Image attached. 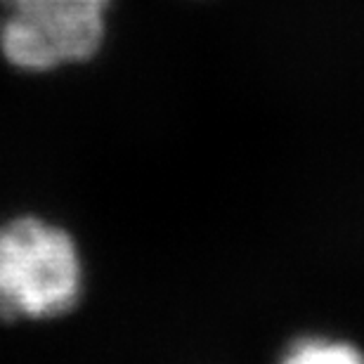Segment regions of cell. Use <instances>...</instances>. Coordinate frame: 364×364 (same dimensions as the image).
I'll return each mask as SVG.
<instances>
[{"mask_svg":"<svg viewBox=\"0 0 364 364\" xmlns=\"http://www.w3.org/2000/svg\"><path fill=\"white\" fill-rule=\"evenodd\" d=\"M83 294V260L60 225L19 215L0 225V319L41 322L71 312Z\"/></svg>","mask_w":364,"mask_h":364,"instance_id":"obj_1","label":"cell"},{"mask_svg":"<svg viewBox=\"0 0 364 364\" xmlns=\"http://www.w3.org/2000/svg\"><path fill=\"white\" fill-rule=\"evenodd\" d=\"M105 31L107 12H7L0 21V55L19 71L46 74L90 60Z\"/></svg>","mask_w":364,"mask_h":364,"instance_id":"obj_2","label":"cell"},{"mask_svg":"<svg viewBox=\"0 0 364 364\" xmlns=\"http://www.w3.org/2000/svg\"><path fill=\"white\" fill-rule=\"evenodd\" d=\"M362 360L364 355L355 346L326 336H305L294 341L284 353V362L291 364H353Z\"/></svg>","mask_w":364,"mask_h":364,"instance_id":"obj_3","label":"cell"},{"mask_svg":"<svg viewBox=\"0 0 364 364\" xmlns=\"http://www.w3.org/2000/svg\"><path fill=\"white\" fill-rule=\"evenodd\" d=\"M7 12H107L112 0H0Z\"/></svg>","mask_w":364,"mask_h":364,"instance_id":"obj_4","label":"cell"}]
</instances>
